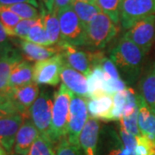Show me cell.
<instances>
[{
	"label": "cell",
	"instance_id": "obj_1",
	"mask_svg": "<svg viewBox=\"0 0 155 155\" xmlns=\"http://www.w3.org/2000/svg\"><path fill=\"white\" fill-rule=\"evenodd\" d=\"M110 59L127 84H135L142 74L145 54L138 46L122 35L110 50Z\"/></svg>",
	"mask_w": 155,
	"mask_h": 155
},
{
	"label": "cell",
	"instance_id": "obj_2",
	"mask_svg": "<svg viewBox=\"0 0 155 155\" xmlns=\"http://www.w3.org/2000/svg\"><path fill=\"white\" fill-rule=\"evenodd\" d=\"M71 94L72 91L64 84H61L59 90L54 93L52 123L49 132V138L54 144L67 136Z\"/></svg>",
	"mask_w": 155,
	"mask_h": 155
},
{
	"label": "cell",
	"instance_id": "obj_3",
	"mask_svg": "<svg viewBox=\"0 0 155 155\" xmlns=\"http://www.w3.org/2000/svg\"><path fill=\"white\" fill-rule=\"evenodd\" d=\"M87 45L93 50L104 48L116 36L118 25L104 12H100L85 27Z\"/></svg>",
	"mask_w": 155,
	"mask_h": 155
},
{
	"label": "cell",
	"instance_id": "obj_4",
	"mask_svg": "<svg viewBox=\"0 0 155 155\" xmlns=\"http://www.w3.org/2000/svg\"><path fill=\"white\" fill-rule=\"evenodd\" d=\"M58 17L61 26L62 43H67L74 47H86L85 27L72 7H69L58 13Z\"/></svg>",
	"mask_w": 155,
	"mask_h": 155
},
{
	"label": "cell",
	"instance_id": "obj_5",
	"mask_svg": "<svg viewBox=\"0 0 155 155\" xmlns=\"http://www.w3.org/2000/svg\"><path fill=\"white\" fill-rule=\"evenodd\" d=\"M54 97L48 90L43 89L29 110V117L41 134L49 137L52 123Z\"/></svg>",
	"mask_w": 155,
	"mask_h": 155
},
{
	"label": "cell",
	"instance_id": "obj_6",
	"mask_svg": "<svg viewBox=\"0 0 155 155\" xmlns=\"http://www.w3.org/2000/svg\"><path fill=\"white\" fill-rule=\"evenodd\" d=\"M87 100L88 98L79 97L72 92L71 94V104L67 138L71 144L75 146H79V135L89 119Z\"/></svg>",
	"mask_w": 155,
	"mask_h": 155
},
{
	"label": "cell",
	"instance_id": "obj_7",
	"mask_svg": "<svg viewBox=\"0 0 155 155\" xmlns=\"http://www.w3.org/2000/svg\"><path fill=\"white\" fill-rule=\"evenodd\" d=\"M155 15V0H122L120 24L126 31L134 23Z\"/></svg>",
	"mask_w": 155,
	"mask_h": 155
},
{
	"label": "cell",
	"instance_id": "obj_8",
	"mask_svg": "<svg viewBox=\"0 0 155 155\" xmlns=\"http://www.w3.org/2000/svg\"><path fill=\"white\" fill-rule=\"evenodd\" d=\"M147 55L155 40V15L139 20L123 34Z\"/></svg>",
	"mask_w": 155,
	"mask_h": 155
},
{
	"label": "cell",
	"instance_id": "obj_9",
	"mask_svg": "<svg viewBox=\"0 0 155 155\" xmlns=\"http://www.w3.org/2000/svg\"><path fill=\"white\" fill-rule=\"evenodd\" d=\"M65 60L61 53L34 65V83L57 86L61 81V74Z\"/></svg>",
	"mask_w": 155,
	"mask_h": 155
},
{
	"label": "cell",
	"instance_id": "obj_10",
	"mask_svg": "<svg viewBox=\"0 0 155 155\" xmlns=\"http://www.w3.org/2000/svg\"><path fill=\"white\" fill-rule=\"evenodd\" d=\"M59 48L70 67L88 77L92 70V51H83L67 43H62Z\"/></svg>",
	"mask_w": 155,
	"mask_h": 155
},
{
	"label": "cell",
	"instance_id": "obj_11",
	"mask_svg": "<svg viewBox=\"0 0 155 155\" xmlns=\"http://www.w3.org/2000/svg\"><path fill=\"white\" fill-rule=\"evenodd\" d=\"M17 105L19 114L23 119H30L29 110L40 95L39 85L35 83L28 84L21 87L9 89L6 92Z\"/></svg>",
	"mask_w": 155,
	"mask_h": 155
},
{
	"label": "cell",
	"instance_id": "obj_12",
	"mask_svg": "<svg viewBox=\"0 0 155 155\" xmlns=\"http://www.w3.org/2000/svg\"><path fill=\"white\" fill-rule=\"evenodd\" d=\"M114 105L112 110V121H120L122 117L132 115L138 110V93L132 88L116 92L113 96Z\"/></svg>",
	"mask_w": 155,
	"mask_h": 155
},
{
	"label": "cell",
	"instance_id": "obj_13",
	"mask_svg": "<svg viewBox=\"0 0 155 155\" xmlns=\"http://www.w3.org/2000/svg\"><path fill=\"white\" fill-rule=\"evenodd\" d=\"M12 41L17 45L22 56L28 61L38 62L45 61L60 53V48L57 47L41 46L22 39L14 40Z\"/></svg>",
	"mask_w": 155,
	"mask_h": 155
},
{
	"label": "cell",
	"instance_id": "obj_14",
	"mask_svg": "<svg viewBox=\"0 0 155 155\" xmlns=\"http://www.w3.org/2000/svg\"><path fill=\"white\" fill-rule=\"evenodd\" d=\"M61 78L67 89L79 97L88 98V80L85 75L78 72L65 61L61 70Z\"/></svg>",
	"mask_w": 155,
	"mask_h": 155
},
{
	"label": "cell",
	"instance_id": "obj_15",
	"mask_svg": "<svg viewBox=\"0 0 155 155\" xmlns=\"http://www.w3.org/2000/svg\"><path fill=\"white\" fill-rule=\"evenodd\" d=\"M23 122L20 114L0 118V145L11 153L14 147L17 134Z\"/></svg>",
	"mask_w": 155,
	"mask_h": 155
},
{
	"label": "cell",
	"instance_id": "obj_16",
	"mask_svg": "<svg viewBox=\"0 0 155 155\" xmlns=\"http://www.w3.org/2000/svg\"><path fill=\"white\" fill-rule=\"evenodd\" d=\"M39 134L40 133L31 119H23L14 144L15 155H28Z\"/></svg>",
	"mask_w": 155,
	"mask_h": 155
},
{
	"label": "cell",
	"instance_id": "obj_17",
	"mask_svg": "<svg viewBox=\"0 0 155 155\" xmlns=\"http://www.w3.org/2000/svg\"><path fill=\"white\" fill-rule=\"evenodd\" d=\"M22 60L21 51L15 48L0 55V93L7 92L11 72Z\"/></svg>",
	"mask_w": 155,
	"mask_h": 155
},
{
	"label": "cell",
	"instance_id": "obj_18",
	"mask_svg": "<svg viewBox=\"0 0 155 155\" xmlns=\"http://www.w3.org/2000/svg\"><path fill=\"white\" fill-rule=\"evenodd\" d=\"M100 124L97 120L89 117L79 135V147L84 155H97Z\"/></svg>",
	"mask_w": 155,
	"mask_h": 155
},
{
	"label": "cell",
	"instance_id": "obj_19",
	"mask_svg": "<svg viewBox=\"0 0 155 155\" xmlns=\"http://www.w3.org/2000/svg\"><path fill=\"white\" fill-rule=\"evenodd\" d=\"M139 94L155 114V62L142 72L139 81Z\"/></svg>",
	"mask_w": 155,
	"mask_h": 155
},
{
	"label": "cell",
	"instance_id": "obj_20",
	"mask_svg": "<svg viewBox=\"0 0 155 155\" xmlns=\"http://www.w3.org/2000/svg\"><path fill=\"white\" fill-rule=\"evenodd\" d=\"M114 105L113 97L105 95L97 99L87 100V107L90 117L104 122L112 121V110Z\"/></svg>",
	"mask_w": 155,
	"mask_h": 155
},
{
	"label": "cell",
	"instance_id": "obj_21",
	"mask_svg": "<svg viewBox=\"0 0 155 155\" xmlns=\"http://www.w3.org/2000/svg\"><path fill=\"white\" fill-rule=\"evenodd\" d=\"M138 123L140 133L155 142V114L138 93Z\"/></svg>",
	"mask_w": 155,
	"mask_h": 155
},
{
	"label": "cell",
	"instance_id": "obj_22",
	"mask_svg": "<svg viewBox=\"0 0 155 155\" xmlns=\"http://www.w3.org/2000/svg\"><path fill=\"white\" fill-rule=\"evenodd\" d=\"M41 17L44 23L46 33L51 47L59 48L62 43L61 26L58 15L54 12H48L44 8L41 9Z\"/></svg>",
	"mask_w": 155,
	"mask_h": 155
},
{
	"label": "cell",
	"instance_id": "obj_23",
	"mask_svg": "<svg viewBox=\"0 0 155 155\" xmlns=\"http://www.w3.org/2000/svg\"><path fill=\"white\" fill-rule=\"evenodd\" d=\"M30 61L22 60L11 72L9 89L21 87L34 83V65Z\"/></svg>",
	"mask_w": 155,
	"mask_h": 155
},
{
	"label": "cell",
	"instance_id": "obj_24",
	"mask_svg": "<svg viewBox=\"0 0 155 155\" xmlns=\"http://www.w3.org/2000/svg\"><path fill=\"white\" fill-rule=\"evenodd\" d=\"M105 74L101 67H94L87 77L88 99H97L108 95L105 91Z\"/></svg>",
	"mask_w": 155,
	"mask_h": 155
},
{
	"label": "cell",
	"instance_id": "obj_25",
	"mask_svg": "<svg viewBox=\"0 0 155 155\" xmlns=\"http://www.w3.org/2000/svg\"><path fill=\"white\" fill-rule=\"evenodd\" d=\"M72 7L84 27H86L89 22L102 11L97 5L84 3L78 0L74 1Z\"/></svg>",
	"mask_w": 155,
	"mask_h": 155
},
{
	"label": "cell",
	"instance_id": "obj_26",
	"mask_svg": "<svg viewBox=\"0 0 155 155\" xmlns=\"http://www.w3.org/2000/svg\"><path fill=\"white\" fill-rule=\"evenodd\" d=\"M25 41H28L32 43H35L41 46L51 47L49 41L48 39L47 33H46L44 23H43L41 17H40V18L36 20V22H35L32 28H30L28 36L26 37Z\"/></svg>",
	"mask_w": 155,
	"mask_h": 155
},
{
	"label": "cell",
	"instance_id": "obj_27",
	"mask_svg": "<svg viewBox=\"0 0 155 155\" xmlns=\"http://www.w3.org/2000/svg\"><path fill=\"white\" fill-rule=\"evenodd\" d=\"M28 155H56V151L49 137L40 134Z\"/></svg>",
	"mask_w": 155,
	"mask_h": 155
},
{
	"label": "cell",
	"instance_id": "obj_28",
	"mask_svg": "<svg viewBox=\"0 0 155 155\" xmlns=\"http://www.w3.org/2000/svg\"><path fill=\"white\" fill-rule=\"evenodd\" d=\"M22 19L7 6L0 5V22L4 26L9 37H14V29Z\"/></svg>",
	"mask_w": 155,
	"mask_h": 155
},
{
	"label": "cell",
	"instance_id": "obj_29",
	"mask_svg": "<svg viewBox=\"0 0 155 155\" xmlns=\"http://www.w3.org/2000/svg\"><path fill=\"white\" fill-rule=\"evenodd\" d=\"M122 0H97V5L116 24L120 23V10Z\"/></svg>",
	"mask_w": 155,
	"mask_h": 155
},
{
	"label": "cell",
	"instance_id": "obj_30",
	"mask_svg": "<svg viewBox=\"0 0 155 155\" xmlns=\"http://www.w3.org/2000/svg\"><path fill=\"white\" fill-rule=\"evenodd\" d=\"M8 9L17 14L21 19L35 20L41 17V13L37 10V7L32 5L28 3H20L12 5L7 6Z\"/></svg>",
	"mask_w": 155,
	"mask_h": 155
},
{
	"label": "cell",
	"instance_id": "obj_31",
	"mask_svg": "<svg viewBox=\"0 0 155 155\" xmlns=\"http://www.w3.org/2000/svg\"><path fill=\"white\" fill-rule=\"evenodd\" d=\"M134 155H155V142L147 136L140 134L137 137Z\"/></svg>",
	"mask_w": 155,
	"mask_h": 155
},
{
	"label": "cell",
	"instance_id": "obj_32",
	"mask_svg": "<svg viewBox=\"0 0 155 155\" xmlns=\"http://www.w3.org/2000/svg\"><path fill=\"white\" fill-rule=\"evenodd\" d=\"M119 122L121 127L125 128L128 133L134 135L135 137H138L141 134L138 123V110L130 116L122 117Z\"/></svg>",
	"mask_w": 155,
	"mask_h": 155
},
{
	"label": "cell",
	"instance_id": "obj_33",
	"mask_svg": "<svg viewBox=\"0 0 155 155\" xmlns=\"http://www.w3.org/2000/svg\"><path fill=\"white\" fill-rule=\"evenodd\" d=\"M19 114L17 105L7 93H0V118Z\"/></svg>",
	"mask_w": 155,
	"mask_h": 155
},
{
	"label": "cell",
	"instance_id": "obj_34",
	"mask_svg": "<svg viewBox=\"0 0 155 155\" xmlns=\"http://www.w3.org/2000/svg\"><path fill=\"white\" fill-rule=\"evenodd\" d=\"M56 155H84L79 146L71 144L67 137L61 140L55 148Z\"/></svg>",
	"mask_w": 155,
	"mask_h": 155
},
{
	"label": "cell",
	"instance_id": "obj_35",
	"mask_svg": "<svg viewBox=\"0 0 155 155\" xmlns=\"http://www.w3.org/2000/svg\"><path fill=\"white\" fill-rule=\"evenodd\" d=\"M120 139L124 148L129 155H134V151L137 145V137L127 132L125 128L120 126Z\"/></svg>",
	"mask_w": 155,
	"mask_h": 155
},
{
	"label": "cell",
	"instance_id": "obj_36",
	"mask_svg": "<svg viewBox=\"0 0 155 155\" xmlns=\"http://www.w3.org/2000/svg\"><path fill=\"white\" fill-rule=\"evenodd\" d=\"M103 69L104 73H106L109 77L113 79H119L122 78L120 76V72H118V69L115 65V63L111 61L110 58H107L104 56L99 63V66Z\"/></svg>",
	"mask_w": 155,
	"mask_h": 155
},
{
	"label": "cell",
	"instance_id": "obj_37",
	"mask_svg": "<svg viewBox=\"0 0 155 155\" xmlns=\"http://www.w3.org/2000/svg\"><path fill=\"white\" fill-rule=\"evenodd\" d=\"M36 20L37 19H35V20L22 19L21 20L14 29V37L25 40L26 37L28 36L30 28H32V26L35 24V22H36Z\"/></svg>",
	"mask_w": 155,
	"mask_h": 155
},
{
	"label": "cell",
	"instance_id": "obj_38",
	"mask_svg": "<svg viewBox=\"0 0 155 155\" xmlns=\"http://www.w3.org/2000/svg\"><path fill=\"white\" fill-rule=\"evenodd\" d=\"M14 47L9 40V36L6 33L5 29L0 22V55L13 49Z\"/></svg>",
	"mask_w": 155,
	"mask_h": 155
},
{
	"label": "cell",
	"instance_id": "obj_39",
	"mask_svg": "<svg viewBox=\"0 0 155 155\" xmlns=\"http://www.w3.org/2000/svg\"><path fill=\"white\" fill-rule=\"evenodd\" d=\"M106 155H129L128 153L127 152V150L124 148L123 145H122L121 139L117 138V136H116V141L113 144V146L111 147L109 149L108 153Z\"/></svg>",
	"mask_w": 155,
	"mask_h": 155
},
{
	"label": "cell",
	"instance_id": "obj_40",
	"mask_svg": "<svg viewBox=\"0 0 155 155\" xmlns=\"http://www.w3.org/2000/svg\"><path fill=\"white\" fill-rule=\"evenodd\" d=\"M74 1L75 0H54L53 12H54L58 15V13H60L61 11L66 10L69 7H72Z\"/></svg>",
	"mask_w": 155,
	"mask_h": 155
},
{
	"label": "cell",
	"instance_id": "obj_41",
	"mask_svg": "<svg viewBox=\"0 0 155 155\" xmlns=\"http://www.w3.org/2000/svg\"><path fill=\"white\" fill-rule=\"evenodd\" d=\"M20 3H28L35 7H38L37 0H0V5L2 6H10Z\"/></svg>",
	"mask_w": 155,
	"mask_h": 155
},
{
	"label": "cell",
	"instance_id": "obj_42",
	"mask_svg": "<svg viewBox=\"0 0 155 155\" xmlns=\"http://www.w3.org/2000/svg\"><path fill=\"white\" fill-rule=\"evenodd\" d=\"M42 4L44 5L46 10L48 12L54 11V0H41Z\"/></svg>",
	"mask_w": 155,
	"mask_h": 155
},
{
	"label": "cell",
	"instance_id": "obj_43",
	"mask_svg": "<svg viewBox=\"0 0 155 155\" xmlns=\"http://www.w3.org/2000/svg\"><path fill=\"white\" fill-rule=\"evenodd\" d=\"M8 154H9V153L6 151L5 148L3 146H1V145H0V155H8Z\"/></svg>",
	"mask_w": 155,
	"mask_h": 155
},
{
	"label": "cell",
	"instance_id": "obj_44",
	"mask_svg": "<svg viewBox=\"0 0 155 155\" xmlns=\"http://www.w3.org/2000/svg\"><path fill=\"white\" fill-rule=\"evenodd\" d=\"M84 3H89V4H93V5H97V0H78Z\"/></svg>",
	"mask_w": 155,
	"mask_h": 155
}]
</instances>
